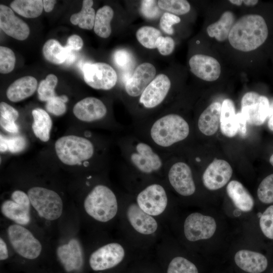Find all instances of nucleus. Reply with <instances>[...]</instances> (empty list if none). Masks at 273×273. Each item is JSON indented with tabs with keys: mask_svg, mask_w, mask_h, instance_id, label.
I'll list each match as a JSON object with an SVG mask.
<instances>
[{
	"mask_svg": "<svg viewBox=\"0 0 273 273\" xmlns=\"http://www.w3.org/2000/svg\"><path fill=\"white\" fill-rule=\"evenodd\" d=\"M123 170L144 183L164 178L166 162L171 155L160 152L132 132L123 135L119 142Z\"/></svg>",
	"mask_w": 273,
	"mask_h": 273,
	"instance_id": "nucleus-1",
	"label": "nucleus"
},
{
	"mask_svg": "<svg viewBox=\"0 0 273 273\" xmlns=\"http://www.w3.org/2000/svg\"><path fill=\"white\" fill-rule=\"evenodd\" d=\"M190 131V124L183 116L168 113L135 121L132 132L160 152L171 155V150L186 140Z\"/></svg>",
	"mask_w": 273,
	"mask_h": 273,
	"instance_id": "nucleus-2",
	"label": "nucleus"
},
{
	"mask_svg": "<svg viewBox=\"0 0 273 273\" xmlns=\"http://www.w3.org/2000/svg\"><path fill=\"white\" fill-rule=\"evenodd\" d=\"M267 35L268 28L264 18L259 15L249 14L235 23L228 39L235 49L250 52L262 45Z\"/></svg>",
	"mask_w": 273,
	"mask_h": 273,
	"instance_id": "nucleus-3",
	"label": "nucleus"
},
{
	"mask_svg": "<svg viewBox=\"0 0 273 273\" xmlns=\"http://www.w3.org/2000/svg\"><path fill=\"white\" fill-rule=\"evenodd\" d=\"M83 206L86 213L94 219L108 222L117 214L118 200L115 193L107 186L96 185L85 197Z\"/></svg>",
	"mask_w": 273,
	"mask_h": 273,
	"instance_id": "nucleus-4",
	"label": "nucleus"
},
{
	"mask_svg": "<svg viewBox=\"0 0 273 273\" xmlns=\"http://www.w3.org/2000/svg\"><path fill=\"white\" fill-rule=\"evenodd\" d=\"M55 148L60 161L71 166L87 162L95 153V147L91 141L74 135L64 136L58 139Z\"/></svg>",
	"mask_w": 273,
	"mask_h": 273,
	"instance_id": "nucleus-5",
	"label": "nucleus"
},
{
	"mask_svg": "<svg viewBox=\"0 0 273 273\" xmlns=\"http://www.w3.org/2000/svg\"><path fill=\"white\" fill-rule=\"evenodd\" d=\"M155 179L143 183L135 196V202L144 212L157 216L162 214L168 203L165 184Z\"/></svg>",
	"mask_w": 273,
	"mask_h": 273,
	"instance_id": "nucleus-6",
	"label": "nucleus"
},
{
	"mask_svg": "<svg viewBox=\"0 0 273 273\" xmlns=\"http://www.w3.org/2000/svg\"><path fill=\"white\" fill-rule=\"evenodd\" d=\"M31 205L38 214L48 220L58 219L63 212V201L56 192L45 188L34 187L27 192Z\"/></svg>",
	"mask_w": 273,
	"mask_h": 273,
	"instance_id": "nucleus-7",
	"label": "nucleus"
},
{
	"mask_svg": "<svg viewBox=\"0 0 273 273\" xmlns=\"http://www.w3.org/2000/svg\"><path fill=\"white\" fill-rule=\"evenodd\" d=\"M165 178L172 188L182 196H190L196 191L193 172L190 165L183 161H173L171 155L165 164L164 178Z\"/></svg>",
	"mask_w": 273,
	"mask_h": 273,
	"instance_id": "nucleus-8",
	"label": "nucleus"
},
{
	"mask_svg": "<svg viewBox=\"0 0 273 273\" xmlns=\"http://www.w3.org/2000/svg\"><path fill=\"white\" fill-rule=\"evenodd\" d=\"M7 234L10 244L19 255L28 259L39 256L41 244L28 229L22 225L14 224L8 227Z\"/></svg>",
	"mask_w": 273,
	"mask_h": 273,
	"instance_id": "nucleus-9",
	"label": "nucleus"
},
{
	"mask_svg": "<svg viewBox=\"0 0 273 273\" xmlns=\"http://www.w3.org/2000/svg\"><path fill=\"white\" fill-rule=\"evenodd\" d=\"M268 99L257 93L245 94L241 100V113L247 122L259 126L263 124L270 113Z\"/></svg>",
	"mask_w": 273,
	"mask_h": 273,
	"instance_id": "nucleus-10",
	"label": "nucleus"
},
{
	"mask_svg": "<svg viewBox=\"0 0 273 273\" xmlns=\"http://www.w3.org/2000/svg\"><path fill=\"white\" fill-rule=\"evenodd\" d=\"M82 71L84 80L93 88L109 90L116 84L117 73L107 63L98 62L85 64L83 66Z\"/></svg>",
	"mask_w": 273,
	"mask_h": 273,
	"instance_id": "nucleus-11",
	"label": "nucleus"
},
{
	"mask_svg": "<svg viewBox=\"0 0 273 273\" xmlns=\"http://www.w3.org/2000/svg\"><path fill=\"white\" fill-rule=\"evenodd\" d=\"M11 197V200H5L2 204V213L16 224H28L31 220V203L27 194L21 190H16Z\"/></svg>",
	"mask_w": 273,
	"mask_h": 273,
	"instance_id": "nucleus-12",
	"label": "nucleus"
},
{
	"mask_svg": "<svg viewBox=\"0 0 273 273\" xmlns=\"http://www.w3.org/2000/svg\"><path fill=\"white\" fill-rule=\"evenodd\" d=\"M125 255V249L120 244L110 243L101 246L91 254L89 264L95 271L105 270L118 265L123 261Z\"/></svg>",
	"mask_w": 273,
	"mask_h": 273,
	"instance_id": "nucleus-13",
	"label": "nucleus"
},
{
	"mask_svg": "<svg viewBox=\"0 0 273 273\" xmlns=\"http://www.w3.org/2000/svg\"><path fill=\"white\" fill-rule=\"evenodd\" d=\"M184 228L187 239L195 242L210 238L215 232L216 223L213 217L195 212L186 218Z\"/></svg>",
	"mask_w": 273,
	"mask_h": 273,
	"instance_id": "nucleus-14",
	"label": "nucleus"
},
{
	"mask_svg": "<svg viewBox=\"0 0 273 273\" xmlns=\"http://www.w3.org/2000/svg\"><path fill=\"white\" fill-rule=\"evenodd\" d=\"M170 88L169 78L164 74H160L144 89L139 97V103L145 109H155L163 103Z\"/></svg>",
	"mask_w": 273,
	"mask_h": 273,
	"instance_id": "nucleus-15",
	"label": "nucleus"
},
{
	"mask_svg": "<svg viewBox=\"0 0 273 273\" xmlns=\"http://www.w3.org/2000/svg\"><path fill=\"white\" fill-rule=\"evenodd\" d=\"M232 174L233 169L227 161L215 159L205 170L202 175L203 184L209 190H216L228 183Z\"/></svg>",
	"mask_w": 273,
	"mask_h": 273,
	"instance_id": "nucleus-16",
	"label": "nucleus"
},
{
	"mask_svg": "<svg viewBox=\"0 0 273 273\" xmlns=\"http://www.w3.org/2000/svg\"><path fill=\"white\" fill-rule=\"evenodd\" d=\"M156 70L153 65L145 62L139 65L125 83V91L130 97L139 98L154 79Z\"/></svg>",
	"mask_w": 273,
	"mask_h": 273,
	"instance_id": "nucleus-17",
	"label": "nucleus"
},
{
	"mask_svg": "<svg viewBox=\"0 0 273 273\" xmlns=\"http://www.w3.org/2000/svg\"><path fill=\"white\" fill-rule=\"evenodd\" d=\"M107 108L99 99L87 97L77 102L73 112L79 120L86 122H94L103 119L107 114Z\"/></svg>",
	"mask_w": 273,
	"mask_h": 273,
	"instance_id": "nucleus-18",
	"label": "nucleus"
},
{
	"mask_svg": "<svg viewBox=\"0 0 273 273\" xmlns=\"http://www.w3.org/2000/svg\"><path fill=\"white\" fill-rule=\"evenodd\" d=\"M58 258L67 272L79 270L83 264V251L79 241L75 238L59 246L57 249Z\"/></svg>",
	"mask_w": 273,
	"mask_h": 273,
	"instance_id": "nucleus-19",
	"label": "nucleus"
},
{
	"mask_svg": "<svg viewBox=\"0 0 273 273\" xmlns=\"http://www.w3.org/2000/svg\"><path fill=\"white\" fill-rule=\"evenodd\" d=\"M0 27L6 34L19 40L26 39L30 33L28 25L4 5H0Z\"/></svg>",
	"mask_w": 273,
	"mask_h": 273,
	"instance_id": "nucleus-20",
	"label": "nucleus"
},
{
	"mask_svg": "<svg viewBox=\"0 0 273 273\" xmlns=\"http://www.w3.org/2000/svg\"><path fill=\"white\" fill-rule=\"evenodd\" d=\"M126 215L132 228L140 234L151 235L157 231L158 224L154 217L144 212L135 202L128 205Z\"/></svg>",
	"mask_w": 273,
	"mask_h": 273,
	"instance_id": "nucleus-21",
	"label": "nucleus"
},
{
	"mask_svg": "<svg viewBox=\"0 0 273 273\" xmlns=\"http://www.w3.org/2000/svg\"><path fill=\"white\" fill-rule=\"evenodd\" d=\"M189 65L194 75L205 81H215L220 74L221 67L219 62L209 56L195 55L190 58Z\"/></svg>",
	"mask_w": 273,
	"mask_h": 273,
	"instance_id": "nucleus-22",
	"label": "nucleus"
},
{
	"mask_svg": "<svg viewBox=\"0 0 273 273\" xmlns=\"http://www.w3.org/2000/svg\"><path fill=\"white\" fill-rule=\"evenodd\" d=\"M236 264L249 273H261L267 266V258L263 254L247 250L238 251L235 255Z\"/></svg>",
	"mask_w": 273,
	"mask_h": 273,
	"instance_id": "nucleus-23",
	"label": "nucleus"
},
{
	"mask_svg": "<svg viewBox=\"0 0 273 273\" xmlns=\"http://www.w3.org/2000/svg\"><path fill=\"white\" fill-rule=\"evenodd\" d=\"M221 108L220 103L214 102L201 113L197 120V127L201 133L211 136L216 132L220 125Z\"/></svg>",
	"mask_w": 273,
	"mask_h": 273,
	"instance_id": "nucleus-24",
	"label": "nucleus"
},
{
	"mask_svg": "<svg viewBox=\"0 0 273 273\" xmlns=\"http://www.w3.org/2000/svg\"><path fill=\"white\" fill-rule=\"evenodd\" d=\"M37 81L31 76L20 78L8 88L6 95L13 102H18L32 96L36 89Z\"/></svg>",
	"mask_w": 273,
	"mask_h": 273,
	"instance_id": "nucleus-25",
	"label": "nucleus"
},
{
	"mask_svg": "<svg viewBox=\"0 0 273 273\" xmlns=\"http://www.w3.org/2000/svg\"><path fill=\"white\" fill-rule=\"evenodd\" d=\"M220 128L222 134L228 138L235 136L239 132L238 114H236L234 102L229 99H225L222 103Z\"/></svg>",
	"mask_w": 273,
	"mask_h": 273,
	"instance_id": "nucleus-26",
	"label": "nucleus"
},
{
	"mask_svg": "<svg viewBox=\"0 0 273 273\" xmlns=\"http://www.w3.org/2000/svg\"><path fill=\"white\" fill-rule=\"evenodd\" d=\"M226 193L235 205L244 212L250 211L254 206L252 196L245 187L237 180H232L226 187Z\"/></svg>",
	"mask_w": 273,
	"mask_h": 273,
	"instance_id": "nucleus-27",
	"label": "nucleus"
},
{
	"mask_svg": "<svg viewBox=\"0 0 273 273\" xmlns=\"http://www.w3.org/2000/svg\"><path fill=\"white\" fill-rule=\"evenodd\" d=\"M235 16L231 11L224 12L219 19L212 23L207 28L208 35L219 41H223L228 38L230 32L235 24Z\"/></svg>",
	"mask_w": 273,
	"mask_h": 273,
	"instance_id": "nucleus-28",
	"label": "nucleus"
},
{
	"mask_svg": "<svg viewBox=\"0 0 273 273\" xmlns=\"http://www.w3.org/2000/svg\"><path fill=\"white\" fill-rule=\"evenodd\" d=\"M32 115L33 118L32 128L34 134L40 141L44 142L48 141L52 126L50 115L41 108L33 110Z\"/></svg>",
	"mask_w": 273,
	"mask_h": 273,
	"instance_id": "nucleus-29",
	"label": "nucleus"
},
{
	"mask_svg": "<svg viewBox=\"0 0 273 273\" xmlns=\"http://www.w3.org/2000/svg\"><path fill=\"white\" fill-rule=\"evenodd\" d=\"M113 16L114 11L109 6H104L97 11L94 26V31L97 35L105 38L110 35V23Z\"/></svg>",
	"mask_w": 273,
	"mask_h": 273,
	"instance_id": "nucleus-30",
	"label": "nucleus"
},
{
	"mask_svg": "<svg viewBox=\"0 0 273 273\" xmlns=\"http://www.w3.org/2000/svg\"><path fill=\"white\" fill-rule=\"evenodd\" d=\"M93 1L84 0L81 11L73 14L70 17V21L74 25H78L82 29L91 30L94 28L95 19V11L92 8Z\"/></svg>",
	"mask_w": 273,
	"mask_h": 273,
	"instance_id": "nucleus-31",
	"label": "nucleus"
},
{
	"mask_svg": "<svg viewBox=\"0 0 273 273\" xmlns=\"http://www.w3.org/2000/svg\"><path fill=\"white\" fill-rule=\"evenodd\" d=\"M10 7L19 15L28 18L38 17L43 8L41 0H15L11 3Z\"/></svg>",
	"mask_w": 273,
	"mask_h": 273,
	"instance_id": "nucleus-32",
	"label": "nucleus"
},
{
	"mask_svg": "<svg viewBox=\"0 0 273 273\" xmlns=\"http://www.w3.org/2000/svg\"><path fill=\"white\" fill-rule=\"evenodd\" d=\"M68 52V49L66 46H62L58 41L54 39L47 41L42 48L43 55L46 59L55 64L65 62Z\"/></svg>",
	"mask_w": 273,
	"mask_h": 273,
	"instance_id": "nucleus-33",
	"label": "nucleus"
},
{
	"mask_svg": "<svg viewBox=\"0 0 273 273\" xmlns=\"http://www.w3.org/2000/svg\"><path fill=\"white\" fill-rule=\"evenodd\" d=\"M162 36L159 30L155 27L145 26L140 28L136 32L139 42L144 47L153 49L157 48V39Z\"/></svg>",
	"mask_w": 273,
	"mask_h": 273,
	"instance_id": "nucleus-34",
	"label": "nucleus"
},
{
	"mask_svg": "<svg viewBox=\"0 0 273 273\" xmlns=\"http://www.w3.org/2000/svg\"><path fill=\"white\" fill-rule=\"evenodd\" d=\"M57 82V76L53 74H49L45 79L41 80L37 89L39 99L42 101L47 102L56 96L55 88Z\"/></svg>",
	"mask_w": 273,
	"mask_h": 273,
	"instance_id": "nucleus-35",
	"label": "nucleus"
},
{
	"mask_svg": "<svg viewBox=\"0 0 273 273\" xmlns=\"http://www.w3.org/2000/svg\"><path fill=\"white\" fill-rule=\"evenodd\" d=\"M167 273H198L196 265L188 259L177 256L170 261Z\"/></svg>",
	"mask_w": 273,
	"mask_h": 273,
	"instance_id": "nucleus-36",
	"label": "nucleus"
},
{
	"mask_svg": "<svg viewBox=\"0 0 273 273\" xmlns=\"http://www.w3.org/2000/svg\"><path fill=\"white\" fill-rule=\"evenodd\" d=\"M158 7L174 15H184L188 13L191 9L189 3L186 0H159Z\"/></svg>",
	"mask_w": 273,
	"mask_h": 273,
	"instance_id": "nucleus-37",
	"label": "nucleus"
},
{
	"mask_svg": "<svg viewBox=\"0 0 273 273\" xmlns=\"http://www.w3.org/2000/svg\"><path fill=\"white\" fill-rule=\"evenodd\" d=\"M257 196L262 203H273V173L265 177L257 189Z\"/></svg>",
	"mask_w": 273,
	"mask_h": 273,
	"instance_id": "nucleus-38",
	"label": "nucleus"
},
{
	"mask_svg": "<svg viewBox=\"0 0 273 273\" xmlns=\"http://www.w3.org/2000/svg\"><path fill=\"white\" fill-rule=\"evenodd\" d=\"M16 58L13 51L6 47H0V72L7 74L14 68Z\"/></svg>",
	"mask_w": 273,
	"mask_h": 273,
	"instance_id": "nucleus-39",
	"label": "nucleus"
},
{
	"mask_svg": "<svg viewBox=\"0 0 273 273\" xmlns=\"http://www.w3.org/2000/svg\"><path fill=\"white\" fill-rule=\"evenodd\" d=\"M68 98L65 95L56 96L47 102L46 108L50 113L56 116H60L66 111L65 103Z\"/></svg>",
	"mask_w": 273,
	"mask_h": 273,
	"instance_id": "nucleus-40",
	"label": "nucleus"
},
{
	"mask_svg": "<svg viewBox=\"0 0 273 273\" xmlns=\"http://www.w3.org/2000/svg\"><path fill=\"white\" fill-rule=\"evenodd\" d=\"M259 224L263 234L273 239V205L269 206L260 217Z\"/></svg>",
	"mask_w": 273,
	"mask_h": 273,
	"instance_id": "nucleus-41",
	"label": "nucleus"
},
{
	"mask_svg": "<svg viewBox=\"0 0 273 273\" xmlns=\"http://www.w3.org/2000/svg\"><path fill=\"white\" fill-rule=\"evenodd\" d=\"M114 59L117 66L122 69L130 68L134 63L132 54L125 49L117 50L114 53Z\"/></svg>",
	"mask_w": 273,
	"mask_h": 273,
	"instance_id": "nucleus-42",
	"label": "nucleus"
},
{
	"mask_svg": "<svg viewBox=\"0 0 273 273\" xmlns=\"http://www.w3.org/2000/svg\"><path fill=\"white\" fill-rule=\"evenodd\" d=\"M180 19L176 15L170 13H164L161 16L160 20V26L161 29L168 34L173 33L172 26L174 24L179 23Z\"/></svg>",
	"mask_w": 273,
	"mask_h": 273,
	"instance_id": "nucleus-43",
	"label": "nucleus"
},
{
	"mask_svg": "<svg viewBox=\"0 0 273 273\" xmlns=\"http://www.w3.org/2000/svg\"><path fill=\"white\" fill-rule=\"evenodd\" d=\"M159 8H160L156 5V1H141V12L148 19H153L157 18L160 13Z\"/></svg>",
	"mask_w": 273,
	"mask_h": 273,
	"instance_id": "nucleus-44",
	"label": "nucleus"
},
{
	"mask_svg": "<svg viewBox=\"0 0 273 273\" xmlns=\"http://www.w3.org/2000/svg\"><path fill=\"white\" fill-rule=\"evenodd\" d=\"M174 41L169 36H160L156 41V47L160 54L167 56L171 54L174 48Z\"/></svg>",
	"mask_w": 273,
	"mask_h": 273,
	"instance_id": "nucleus-45",
	"label": "nucleus"
},
{
	"mask_svg": "<svg viewBox=\"0 0 273 273\" xmlns=\"http://www.w3.org/2000/svg\"><path fill=\"white\" fill-rule=\"evenodd\" d=\"M0 119L15 122L19 117V113L14 108L2 102L0 103Z\"/></svg>",
	"mask_w": 273,
	"mask_h": 273,
	"instance_id": "nucleus-46",
	"label": "nucleus"
},
{
	"mask_svg": "<svg viewBox=\"0 0 273 273\" xmlns=\"http://www.w3.org/2000/svg\"><path fill=\"white\" fill-rule=\"evenodd\" d=\"M7 143L8 149L12 153L20 152L26 146V141L21 136L7 139Z\"/></svg>",
	"mask_w": 273,
	"mask_h": 273,
	"instance_id": "nucleus-47",
	"label": "nucleus"
},
{
	"mask_svg": "<svg viewBox=\"0 0 273 273\" xmlns=\"http://www.w3.org/2000/svg\"><path fill=\"white\" fill-rule=\"evenodd\" d=\"M83 44L82 38L79 35L73 34L68 37L66 46L72 51H78L81 49Z\"/></svg>",
	"mask_w": 273,
	"mask_h": 273,
	"instance_id": "nucleus-48",
	"label": "nucleus"
},
{
	"mask_svg": "<svg viewBox=\"0 0 273 273\" xmlns=\"http://www.w3.org/2000/svg\"><path fill=\"white\" fill-rule=\"evenodd\" d=\"M1 126L6 131L12 132L16 133L19 130L18 125L15 122L7 121L3 119H0Z\"/></svg>",
	"mask_w": 273,
	"mask_h": 273,
	"instance_id": "nucleus-49",
	"label": "nucleus"
},
{
	"mask_svg": "<svg viewBox=\"0 0 273 273\" xmlns=\"http://www.w3.org/2000/svg\"><path fill=\"white\" fill-rule=\"evenodd\" d=\"M9 257L7 245L3 238H0V259L5 260Z\"/></svg>",
	"mask_w": 273,
	"mask_h": 273,
	"instance_id": "nucleus-50",
	"label": "nucleus"
},
{
	"mask_svg": "<svg viewBox=\"0 0 273 273\" xmlns=\"http://www.w3.org/2000/svg\"><path fill=\"white\" fill-rule=\"evenodd\" d=\"M42 2L43 8L47 12L52 11L56 3V1L54 0H43Z\"/></svg>",
	"mask_w": 273,
	"mask_h": 273,
	"instance_id": "nucleus-51",
	"label": "nucleus"
},
{
	"mask_svg": "<svg viewBox=\"0 0 273 273\" xmlns=\"http://www.w3.org/2000/svg\"><path fill=\"white\" fill-rule=\"evenodd\" d=\"M0 150L1 152H5L8 149V145L7 143V139L1 134L0 136Z\"/></svg>",
	"mask_w": 273,
	"mask_h": 273,
	"instance_id": "nucleus-52",
	"label": "nucleus"
},
{
	"mask_svg": "<svg viewBox=\"0 0 273 273\" xmlns=\"http://www.w3.org/2000/svg\"><path fill=\"white\" fill-rule=\"evenodd\" d=\"M269 116V118L268 121V126L271 130L273 131V109L271 111L270 110Z\"/></svg>",
	"mask_w": 273,
	"mask_h": 273,
	"instance_id": "nucleus-53",
	"label": "nucleus"
},
{
	"mask_svg": "<svg viewBox=\"0 0 273 273\" xmlns=\"http://www.w3.org/2000/svg\"><path fill=\"white\" fill-rule=\"evenodd\" d=\"M258 2L257 0H244L243 3L247 6H253L256 5Z\"/></svg>",
	"mask_w": 273,
	"mask_h": 273,
	"instance_id": "nucleus-54",
	"label": "nucleus"
},
{
	"mask_svg": "<svg viewBox=\"0 0 273 273\" xmlns=\"http://www.w3.org/2000/svg\"><path fill=\"white\" fill-rule=\"evenodd\" d=\"M229 2L234 5L237 6H241L243 3V1L240 0H231Z\"/></svg>",
	"mask_w": 273,
	"mask_h": 273,
	"instance_id": "nucleus-55",
	"label": "nucleus"
},
{
	"mask_svg": "<svg viewBox=\"0 0 273 273\" xmlns=\"http://www.w3.org/2000/svg\"><path fill=\"white\" fill-rule=\"evenodd\" d=\"M269 162L271 165L273 166V154L271 155L269 158Z\"/></svg>",
	"mask_w": 273,
	"mask_h": 273,
	"instance_id": "nucleus-56",
	"label": "nucleus"
}]
</instances>
